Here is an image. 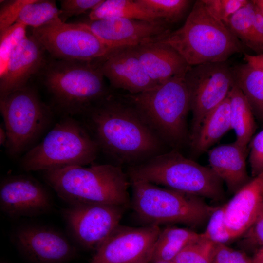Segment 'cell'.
I'll list each match as a JSON object with an SVG mask.
<instances>
[{
	"label": "cell",
	"mask_w": 263,
	"mask_h": 263,
	"mask_svg": "<svg viewBox=\"0 0 263 263\" xmlns=\"http://www.w3.org/2000/svg\"><path fill=\"white\" fill-rule=\"evenodd\" d=\"M241 238V245L248 250L256 251L263 246V204L254 222Z\"/></svg>",
	"instance_id": "cell-36"
},
{
	"label": "cell",
	"mask_w": 263,
	"mask_h": 263,
	"mask_svg": "<svg viewBox=\"0 0 263 263\" xmlns=\"http://www.w3.org/2000/svg\"><path fill=\"white\" fill-rule=\"evenodd\" d=\"M207 12L224 24L248 0H201Z\"/></svg>",
	"instance_id": "cell-33"
},
{
	"label": "cell",
	"mask_w": 263,
	"mask_h": 263,
	"mask_svg": "<svg viewBox=\"0 0 263 263\" xmlns=\"http://www.w3.org/2000/svg\"><path fill=\"white\" fill-rule=\"evenodd\" d=\"M127 206L72 205L63 209L62 215L73 240L81 247L95 251L119 225Z\"/></svg>",
	"instance_id": "cell-12"
},
{
	"label": "cell",
	"mask_w": 263,
	"mask_h": 263,
	"mask_svg": "<svg viewBox=\"0 0 263 263\" xmlns=\"http://www.w3.org/2000/svg\"><path fill=\"white\" fill-rule=\"evenodd\" d=\"M217 244L200 237L188 244L172 260L174 263H212Z\"/></svg>",
	"instance_id": "cell-30"
},
{
	"label": "cell",
	"mask_w": 263,
	"mask_h": 263,
	"mask_svg": "<svg viewBox=\"0 0 263 263\" xmlns=\"http://www.w3.org/2000/svg\"><path fill=\"white\" fill-rule=\"evenodd\" d=\"M263 204V172L234 194L225 204V218L233 240L242 237L256 220Z\"/></svg>",
	"instance_id": "cell-19"
},
{
	"label": "cell",
	"mask_w": 263,
	"mask_h": 263,
	"mask_svg": "<svg viewBox=\"0 0 263 263\" xmlns=\"http://www.w3.org/2000/svg\"><path fill=\"white\" fill-rule=\"evenodd\" d=\"M27 27L16 22L0 33V75L4 73L12 55L27 37Z\"/></svg>",
	"instance_id": "cell-31"
},
{
	"label": "cell",
	"mask_w": 263,
	"mask_h": 263,
	"mask_svg": "<svg viewBox=\"0 0 263 263\" xmlns=\"http://www.w3.org/2000/svg\"><path fill=\"white\" fill-rule=\"evenodd\" d=\"M185 75L139 94L121 95L171 150H179L189 144L187 118L190 95Z\"/></svg>",
	"instance_id": "cell-2"
},
{
	"label": "cell",
	"mask_w": 263,
	"mask_h": 263,
	"mask_svg": "<svg viewBox=\"0 0 263 263\" xmlns=\"http://www.w3.org/2000/svg\"><path fill=\"white\" fill-rule=\"evenodd\" d=\"M103 0H62L59 19L66 22L69 18L81 15L95 8Z\"/></svg>",
	"instance_id": "cell-34"
},
{
	"label": "cell",
	"mask_w": 263,
	"mask_h": 263,
	"mask_svg": "<svg viewBox=\"0 0 263 263\" xmlns=\"http://www.w3.org/2000/svg\"><path fill=\"white\" fill-rule=\"evenodd\" d=\"M0 111L7 133L6 152L12 157L30 150L53 117L52 108L28 85L0 98Z\"/></svg>",
	"instance_id": "cell-9"
},
{
	"label": "cell",
	"mask_w": 263,
	"mask_h": 263,
	"mask_svg": "<svg viewBox=\"0 0 263 263\" xmlns=\"http://www.w3.org/2000/svg\"><path fill=\"white\" fill-rule=\"evenodd\" d=\"M156 263H174V262L172 261H162V262H157Z\"/></svg>",
	"instance_id": "cell-44"
},
{
	"label": "cell",
	"mask_w": 263,
	"mask_h": 263,
	"mask_svg": "<svg viewBox=\"0 0 263 263\" xmlns=\"http://www.w3.org/2000/svg\"><path fill=\"white\" fill-rule=\"evenodd\" d=\"M12 239L19 250L34 263H65L76 252L75 247L64 234L46 226L19 227Z\"/></svg>",
	"instance_id": "cell-15"
},
{
	"label": "cell",
	"mask_w": 263,
	"mask_h": 263,
	"mask_svg": "<svg viewBox=\"0 0 263 263\" xmlns=\"http://www.w3.org/2000/svg\"><path fill=\"white\" fill-rule=\"evenodd\" d=\"M263 16V0H252Z\"/></svg>",
	"instance_id": "cell-43"
},
{
	"label": "cell",
	"mask_w": 263,
	"mask_h": 263,
	"mask_svg": "<svg viewBox=\"0 0 263 263\" xmlns=\"http://www.w3.org/2000/svg\"><path fill=\"white\" fill-rule=\"evenodd\" d=\"M184 78L190 95V144L205 118L227 97L235 83L227 61L190 66Z\"/></svg>",
	"instance_id": "cell-11"
},
{
	"label": "cell",
	"mask_w": 263,
	"mask_h": 263,
	"mask_svg": "<svg viewBox=\"0 0 263 263\" xmlns=\"http://www.w3.org/2000/svg\"><path fill=\"white\" fill-rule=\"evenodd\" d=\"M130 183L132 208L147 225L177 223L198 228L207 223L216 207L200 197L146 181Z\"/></svg>",
	"instance_id": "cell-8"
},
{
	"label": "cell",
	"mask_w": 263,
	"mask_h": 263,
	"mask_svg": "<svg viewBox=\"0 0 263 263\" xmlns=\"http://www.w3.org/2000/svg\"><path fill=\"white\" fill-rule=\"evenodd\" d=\"M231 130L228 95L205 118L194 140L189 145L197 155L210 148Z\"/></svg>",
	"instance_id": "cell-22"
},
{
	"label": "cell",
	"mask_w": 263,
	"mask_h": 263,
	"mask_svg": "<svg viewBox=\"0 0 263 263\" xmlns=\"http://www.w3.org/2000/svg\"><path fill=\"white\" fill-rule=\"evenodd\" d=\"M199 237L200 233L188 228L168 226L161 229L150 262L172 261L183 249Z\"/></svg>",
	"instance_id": "cell-25"
},
{
	"label": "cell",
	"mask_w": 263,
	"mask_h": 263,
	"mask_svg": "<svg viewBox=\"0 0 263 263\" xmlns=\"http://www.w3.org/2000/svg\"><path fill=\"white\" fill-rule=\"evenodd\" d=\"M253 260V263H263V246L256 251Z\"/></svg>",
	"instance_id": "cell-42"
},
{
	"label": "cell",
	"mask_w": 263,
	"mask_h": 263,
	"mask_svg": "<svg viewBox=\"0 0 263 263\" xmlns=\"http://www.w3.org/2000/svg\"><path fill=\"white\" fill-rule=\"evenodd\" d=\"M231 69L235 84L246 97L254 117L263 122V71L247 63Z\"/></svg>",
	"instance_id": "cell-23"
},
{
	"label": "cell",
	"mask_w": 263,
	"mask_h": 263,
	"mask_svg": "<svg viewBox=\"0 0 263 263\" xmlns=\"http://www.w3.org/2000/svg\"><path fill=\"white\" fill-rule=\"evenodd\" d=\"M100 151L85 126L68 116L57 122L41 142L26 152L20 165L26 171L85 166L93 162Z\"/></svg>",
	"instance_id": "cell-7"
},
{
	"label": "cell",
	"mask_w": 263,
	"mask_h": 263,
	"mask_svg": "<svg viewBox=\"0 0 263 263\" xmlns=\"http://www.w3.org/2000/svg\"><path fill=\"white\" fill-rule=\"evenodd\" d=\"M52 206L47 190L32 176L11 175L0 182V209L10 218L40 215L48 212Z\"/></svg>",
	"instance_id": "cell-14"
},
{
	"label": "cell",
	"mask_w": 263,
	"mask_h": 263,
	"mask_svg": "<svg viewBox=\"0 0 263 263\" xmlns=\"http://www.w3.org/2000/svg\"><path fill=\"white\" fill-rule=\"evenodd\" d=\"M111 47L120 49L161 40L171 31L163 22L120 18L79 22Z\"/></svg>",
	"instance_id": "cell-16"
},
{
	"label": "cell",
	"mask_w": 263,
	"mask_h": 263,
	"mask_svg": "<svg viewBox=\"0 0 263 263\" xmlns=\"http://www.w3.org/2000/svg\"><path fill=\"white\" fill-rule=\"evenodd\" d=\"M31 0H0V33L16 23L23 7Z\"/></svg>",
	"instance_id": "cell-35"
},
{
	"label": "cell",
	"mask_w": 263,
	"mask_h": 263,
	"mask_svg": "<svg viewBox=\"0 0 263 263\" xmlns=\"http://www.w3.org/2000/svg\"><path fill=\"white\" fill-rule=\"evenodd\" d=\"M247 148L236 141L220 145L207 151L209 167L235 194L251 179L246 169Z\"/></svg>",
	"instance_id": "cell-21"
},
{
	"label": "cell",
	"mask_w": 263,
	"mask_h": 263,
	"mask_svg": "<svg viewBox=\"0 0 263 263\" xmlns=\"http://www.w3.org/2000/svg\"><path fill=\"white\" fill-rule=\"evenodd\" d=\"M231 129L236 134L235 141L247 148L255 129L254 117L241 90L236 85L228 94Z\"/></svg>",
	"instance_id": "cell-24"
},
{
	"label": "cell",
	"mask_w": 263,
	"mask_h": 263,
	"mask_svg": "<svg viewBox=\"0 0 263 263\" xmlns=\"http://www.w3.org/2000/svg\"><path fill=\"white\" fill-rule=\"evenodd\" d=\"M212 263H253V258L227 244H217Z\"/></svg>",
	"instance_id": "cell-37"
},
{
	"label": "cell",
	"mask_w": 263,
	"mask_h": 263,
	"mask_svg": "<svg viewBox=\"0 0 263 263\" xmlns=\"http://www.w3.org/2000/svg\"><path fill=\"white\" fill-rule=\"evenodd\" d=\"M45 52L32 34L27 35L0 75V98L27 85L30 77L43 69L46 64Z\"/></svg>",
	"instance_id": "cell-18"
},
{
	"label": "cell",
	"mask_w": 263,
	"mask_h": 263,
	"mask_svg": "<svg viewBox=\"0 0 263 263\" xmlns=\"http://www.w3.org/2000/svg\"><path fill=\"white\" fill-rule=\"evenodd\" d=\"M200 234L202 238L216 244H226L233 241L225 224V204L215 207L209 218L205 230Z\"/></svg>",
	"instance_id": "cell-32"
},
{
	"label": "cell",
	"mask_w": 263,
	"mask_h": 263,
	"mask_svg": "<svg viewBox=\"0 0 263 263\" xmlns=\"http://www.w3.org/2000/svg\"><path fill=\"white\" fill-rule=\"evenodd\" d=\"M7 141V133L3 123L0 124V145L5 146Z\"/></svg>",
	"instance_id": "cell-41"
},
{
	"label": "cell",
	"mask_w": 263,
	"mask_h": 263,
	"mask_svg": "<svg viewBox=\"0 0 263 263\" xmlns=\"http://www.w3.org/2000/svg\"><path fill=\"white\" fill-rule=\"evenodd\" d=\"M82 116L100 151L115 165H136L167 151V146L121 95L111 93Z\"/></svg>",
	"instance_id": "cell-1"
},
{
	"label": "cell",
	"mask_w": 263,
	"mask_h": 263,
	"mask_svg": "<svg viewBox=\"0 0 263 263\" xmlns=\"http://www.w3.org/2000/svg\"><path fill=\"white\" fill-rule=\"evenodd\" d=\"M60 13L55 0H32L23 7L16 22L36 28L59 19Z\"/></svg>",
	"instance_id": "cell-28"
},
{
	"label": "cell",
	"mask_w": 263,
	"mask_h": 263,
	"mask_svg": "<svg viewBox=\"0 0 263 263\" xmlns=\"http://www.w3.org/2000/svg\"><path fill=\"white\" fill-rule=\"evenodd\" d=\"M254 3L252 0L234 13L224 23L246 48L261 54L254 32Z\"/></svg>",
	"instance_id": "cell-27"
},
{
	"label": "cell",
	"mask_w": 263,
	"mask_h": 263,
	"mask_svg": "<svg viewBox=\"0 0 263 263\" xmlns=\"http://www.w3.org/2000/svg\"></svg>",
	"instance_id": "cell-45"
},
{
	"label": "cell",
	"mask_w": 263,
	"mask_h": 263,
	"mask_svg": "<svg viewBox=\"0 0 263 263\" xmlns=\"http://www.w3.org/2000/svg\"><path fill=\"white\" fill-rule=\"evenodd\" d=\"M58 196L69 205L86 203L128 206L131 183L121 166L94 164L43 171Z\"/></svg>",
	"instance_id": "cell-3"
},
{
	"label": "cell",
	"mask_w": 263,
	"mask_h": 263,
	"mask_svg": "<svg viewBox=\"0 0 263 263\" xmlns=\"http://www.w3.org/2000/svg\"><path fill=\"white\" fill-rule=\"evenodd\" d=\"M130 181H144L213 201L223 200V181L211 168L171 150L140 164L127 167Z\"/></svg>",
	"instance_id": "cell-5"
},
{
	"label": "cell",
	"mask_w": 263,
	"mask_h": 263,
	"mask_svg": "<svg viewBox=\"0 0 263 263\" xmlns=\"http://www.w3.org/2000/svg\"><path fill=\"white\" fill-rule=\"evenodd\" d=\"M176 50L190 66L227 61L246 48L222 22L195 1L184 24L161 40Z\"/></svg>",
	"instance_id": "cell-4"
},
{
	"label": "cell",
	"mask_w": 263,
	"mask_h": 263,
	"mask_svg": "<svg viewBox=\"0 0 263 263\" xmlns=\"http://www.w3.org/2000/svg\"></svg>",
	"instance_id": "cell-46"
},
{
	"label": "cell",
	"mask_w": 263,
	"mask_h": 263,
	"mask_svg": "<svg viewBox=\"0 0 263 263\" xmlns=\"http://www.w3.org/2000/svg\"><path fill=\"white\" fill-rule=\"evenodd\" d=\"M249 143V161L251 175L254 177L263 172V129Z\"/></svg>",
	"instance_id": "cell-38"
},
{
	"label": "cell",
	"mask_w": 263,
	"mask_h": 263,
	"mask_svg": "<svg viewBox=\"0 0 263 263\" xmlns=\"http://www.w3.org/2000/svg\"><path fill=\"white\" fill-rule=\"evenodd\" d=\"M136 0L167 24L181 20L193 1L189 0Z\"/></svg>",
	"instance_id": "cell-29"
},
{
	"label": "cell",
	"mask_w": 263,
	"mask_h": 263,
	"mask_svg": "<svg viewBox=\"0 0 263 263\" xmlns=\"http://www.w3.org/2000/svg\"><path fill=\"white\" fill-rule=\"evenodd\" d=\"M243 59L245 63L263 71V54L252 55L245 53Z\"/></svg>",
	"instance_id": "cell-40"
},
{
	"label": "cell",
	"mask_w": 263,
	"mask_h": 263,
	"mask_svg": "<svg viewBox=\"0 0 263 263\" xmlns=\"http://www.w3.org/2000/svg\"><path fill=\"white\" fill-rule=\"evenodd\" d=\"M100 70L112 87L137 94L157 85L149 76L132 47L116 49L100 63Z\"/></svg>",
	"instance_id": "cell-17"
},
{
	"label": "cell",
	"mask_w": 263,
	"mask_h": 263,
	"mask_svg": "<svg viewBox=\"0 0 263 263\" xmlns=\"http://www.w3.org/2000/svg\"><path fill=\"white\" fill-rule=\"evenodd\" d=\"M32 35L58 60L100 62L116 50L80 22H63L60 19L33 28Z\"/></svg>",
	"instance_id": "cell-10"
},
{
	"label": "cell",
	"mask_w": 263,
	"mask_h": 263,
	"mask_svg": "<svg viewBox=\"0 0 263 263\" xmlns=\"http://www.w3.org/2000/svg\"><path fill=\"white\" fill-rule=\"evenodd\" d=\"M132 48L146 72L157 85L174 76L184 75L190 67L176 50L159 40Z\"/></svg>",
	"instance_id": "cell-20"
},
{
	"label": "cell",
	"mask_w": 263,
	"mask_h": 263,
	"mask_svg": "<svg viewBox=\"0 0 263 263\" xmlns=\"http://www.w3.org/2000/svg\"><path fill=\"white\" fill-rule=\"evenodd\" d=\"M161 229L119 225L95 251L89 263H149Z\"/></svg>",
	"instance_id": "cell-13"
},
{
	"label": "cell",
	"mask_w": 263,
	"mask_h": 263,
	"mask_svg": "<svg viewBox=\"0 0 263 263\" xmlns=\"http://www.w3.org/2000/svg\"><path fill=\"white\" fill-rule=\"evenodd\" d=\"M254 9V36L256 42L260 50L261 54H263V16L255 3Z\"/></svg>",
	"instance_id": "cell-39"
},
{
	"label": "cell",
	"mask_w": 263,
	"mask_h": 263,
	"mask_svg": "<svg viewBox=\"0 0 263 263\" xmlns=\"http://www.w3.org/2000/svg\"><path fill=\"white\" fill-rule=\"evenodd\" d=\"M100 63L56 59L45 64L44 84L58 109L68 115H83L111 93Z\"/></svg>",
	"instance_id": "cell-6"
},
{
	"label": "cell",
	"mask_w": 263,
	"mask_h": 263,
	"mask_svg": "<svg viewBox=\"0 0 263 263\" xmlns=\"http://www.w3.org/2000/svg\"><path fill=\"white\" fill-rule=\"evenodd\" d=\"M113 18L164 22L136 0H103L89 12L88 19L96 20Z\"/></svg>",
	"instance_id": "cell-26"
}]
</instances>
